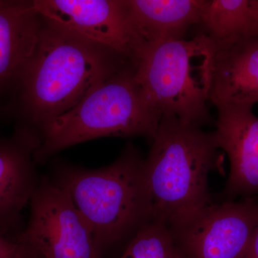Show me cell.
<instances>
[{
    "mask_svg": "<svg viewBox=\"0 0 258 258\" xmlns=\"http://www.w3.org/2000/svg\"><path fill=\"white\" fill-rule=\"evenodd\" d=\"M132 63L125 56L42 17L38 42L3 107L5 116L13 118L15 128L40 136L97 85Z\"/></svg>",
    "mask_w": 258,
    "mask_h": 258,
    "instance_id": "1",
    "label": "cell"
},
{
    "mask_svg": "<svg viewBox=\"0 0 258 258\" xmlns=\"http://www.w3.org/2000/svg\"><path fill=\"white\" fill-rule=\"evenodd\" d=\"M50 179L87 222L101 258L118 249L123 252L154 220L144 158L132 144L111 164L98 169L55 161Z\"/></svg>",
    "mask_w": 258,
    "mask_h": 258,
    "instance_id": "2",
    "label": "cell"
},
{
    "mask_svg": "<svg viewBox=\"0 0 258 258\" xmlns=\"http://www.w3.org/2000/svg\"><path fill=\"white\" fill-rule=\"evenodd\" d=\"M144 159L154 220L174 225L214 203L208 186L212 171L223 174L225 154L213 132L161 116Z\"/></svg>",
    "mask_w": 258,
    "mask_h": 258,
    "instance_id": "3",
    "label": "cell"
},
{
    "mask_svg": "<svg viewBox=\"0 0 258 258\" xmlns=\"http://www.w3.org/2000/svg\"><path fill=\"white\" fill-rule=\"evenodd\" d=\"M135 71L132 63L102 81L79 104L42 129L34 154L37 164L93 139L142 137L152 140L162 115L148 101Z\"/></svg>",
    "mask_w": 258,
    "mask_h": 258,
    "instance_id": "4",
    "label": "cell"
},
{
    "mask_svg": "<svg viewBox=\"0 0 258 258\" xmlns=\"http://www.w3.org/2000/svg\"><path fill=\"white\" fill-rule=\"evenodd\" d=\"M215 50V42L203 32L141 49L134 62L136 79L161 115L200 128L211 123L208 103Z\"/></svg>",
    "mask_w": 258,
    "mask_h": 258,
    "instance_id": "5",
    "label": "cell"
},
{
    "mask_svg": "<svg viewBox=\"0 0 258 258\" xmlns=\"http://www.w3.org/2000/svg\"><path fill=\"white\" fill-rule=\"evenodd\" d=\"M29 205L28 225L15 240L37 258H101L87 222L50 176H40Z\"/></svg>",
    "mask_w": 258,
    "mask_h": 258,
    "instance_id": "6",
    "label": "cell"
},
{
    "mask_svg": "<svg viewBox=\"0 0 258 258\" xmlns=\"http://www.w3.org/2000/svg\"><path fill=\"white\" fill-rule=\"evenodd\" d=\"M258 221V199L214 202L168 226L187 258H240Z\"/></svg>",
    "mask_w": 258,
    "mask_h": 258,
    "instance_id": "7",
    "label": "cell"
},
{
    "mask_svg": "<svg viewBox=\"0 0 258 258\" xmlns=\"http://www.w3.org/2000/svg\"><path fill=\"white\" fill-rule=\"evenodd\" d=\"M44 18L134 62L142 48L125 0H34Z\"/></svg>",
    "mask_w": 258,
    "mask_h": 258,
    "instance_id": "8",
    "label": "cell"
},
{
    "mask_svg": "<svg viewBox=\"0 0 258 258\" xmlns=\"http://www.w3.org/2000/svg\"><path fill=\"white\" fill-rule=\"evenodd\" d=\"M40 142L38 134L25 128L0 137V235L13 240L23 230L22 213L40 179L34 157Z\"/></svg>",
    "mask_w": 258,
    "mask_h": 258,
    "instance_id": "9",
    "label": "cell"
},
{
    "mask_svg": "<svg viewBox=\"0 0 258 258\" xmlns=\"http://www.w3.org/2000/svg\"><path fill=\"white\" fill-rule=\"evenodd\" d=\"M217 146L230 161V174L221 201L258 195V117L252 108H217Z\"/></svg>",
    "mask_w": 258,
    "mask_h": 258,
    "instance_id": "10",
    "label": "cell"
},
{
    "mask_svg": "<svg viewBox=\"0 0 258 258\" xmlns=\"http://www.w3.org/2000/svg\"><path fill=\"white\" fill-rule=\"evenodd\" d=\"M215 44L209 101L252 108L258 103V38Z\"/></svg>",
    "mask_w": 258,
    "mask_h": 258,
    "instance_id": "11",
    "label": "cell"
},
{
    "mask_svg": "<svg viewBox=\"0 0 258 258\" xmlns=\"http://www.w3.org/2000/svg\"><path fill=\"white\" fill-rule=\"evenodd\" d=\"M42 16L34 0H0V100L16 87L38 42Z\"/></svg>",
    "mask_w": 258,
    "mask_h": 258,
    "instance_id": "12",
    "label": "cell"
},
{
    "mask_svg": "<svg viewBox=\"0 0 258 258\" xmlns=\"http://www.w3.org/2000/svg\"><path fill=\"white\" fill-rule=\"evenodd\" d=\"M142 47L185 39L198 25L206 0H125ZM141 48V49H142Z\"/></svg>",
    "mask_w": 258,
    "mask_h": 258,
    "instance_id": "13",
    "label": "cell"
},
{
    "mask_svg": "<svg viewBox=\"0 0 258 258\" xmlns=\"http://www.w3.org/2000/svg\"><path fill=\"white\" fill-rule=\"evenodd\" d=\"M198 25L216 43L258 38V0H206Z\"/></svg>",
    "mask_w": 258,
    "mask_h": 258,
    "instance_id": "14",
    "label": "cell"
},
{
    "mask_svg": "<svg viewBox=\"0 0 258 258\" xmlns=\"http://www.w3.org/2000/svg\"><path fill=\"white\" fill-rule=\"evenodd\" d=\"M119 258H187L167 226L153 220L131 241Z\"/></svg>",
    "mask_w": 258,
    "mask_h": 258,
    "instance_id": "15",
    "label": "cell"
},
{
    "mask_svg": "<svg viewBox=\"0 0 258 258\" xmlns=\"http://www.w3.org/2000/svg\"><path fill=\"white\" fill-rule=\"evenodd\" d=\"M0 258H37L23 244L0 235Z\"/></svg>",
    "mask_w": 258,
    "mask_h": 258,
    "instance_id": "16",
    "label": "cell"
},
{
    "mask_svg": "<svg viewBox=\"0 0 258 258\" xmlns=\"http://www.w3.org/2000/svg\"><path fill=\"white\" fill-rule=\"evenodd\" d=\"M240 258H258V221L248 246Z\"/></svg>",
    "mask_w": 258,
    "mask_h": 258,
    "instance_id": "17",
    "label": "cell"
},
{
    "mask_svg": "<svg viewBox=\"0 0 258 258\" xmlns=\"http://www.w3.org/2000/svg\"><path fill=\"white\" fill-rule=\"evenodd\" d=\"M3 117H4V113H3V108L0 106V118H3Z\"/></svg>",
    "mask_w": 258,
    "mask_h": 258,
    "instance_id": "18",
    "label": "cell"
}]
</instances>
